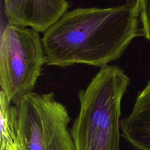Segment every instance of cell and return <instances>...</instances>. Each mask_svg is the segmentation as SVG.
<instances>
[{
    "label": "cell",
    "instance_id": "6da1fadb",
    "mask_svg": "<svg viewBox=\"0 0 150 150\" xmlns=\"http://www.w3.org/2000/svg\"><path fill=\"white\" fill-rule=\"evenodd\" d=\"M138 36L144 33L136 0L111 7L67 10L43 33L45 64L101 67L120 58Z\"/></svg>",
    "mask_w": 150,
    "mask_h": 150
},
{
    "label": "cell",
    "instance_id": "7a4b0ae2",
    "mask_svg": "<svg viewBox=\"0 0 150 150\" xmlns=\"http://www.w3.org/2000/svg\"><path fill=\"white\" fill-rule=\"evenodd\" d=\"M129 77L107 64L79 91L80 108L70 132L76 150H120V118Z\"/></svg>",
    "mask_w": 150,
    "mask_h": 150
},
{
    "label": "cell",
    "instance_id": "3957f363",
    "mask_svg": "<svg viewBox=\"0 0 150 150\" xmlns=\"http://www.w3.org/2000/svg\"><path fill=\"white\" fill-rule=\"evenodd\" d=\"M17 141L21 150H76L66 107L50 91L31 92L15 104Z\"/></svg>",
    "mask_w": 150,
    "mask_h": 150
},
{
    "label": "cell",
    "instance_id": "277c9868",
    "mask_svg": "<svg viewBox=\"0 0 150 150\" xmlns=\"http://www.w3.org/2000/svg\"><path fill=\"white\" fill-rule=\"evenodd\" d=\"M39 32L8 24L0 43V85L8 99L15 104L33 91L45 64Z\"/></svg>",
    "mask_w": 150,
    "mask_h": 150
},
{
    "label": "cell",
    "instance_id": "5b68a950",
    "mask_svg": "<svg viewBox=\"0 0 150 150\" xmlns=\"http://www.w3.org/2000/svg\"><path fill=\"white\" fill-rule=\"evenodd\" d=\"M8 23L44 33L67 11V0H3Z\"/></svg>",
    "mask_w": 150,
    "mask_h": 150
},
{
    "label": "cell",
    "instance_id": "8992f818",
    "mask_svg": "<svg viewBox=\"0 0 150 150\" xmlns=\"http://www.w3.org/2000/svg\"><path fill=\"white\" fill-rule=\"evenodd\" d=\"M121 136L138 150H150V81L138 94L131 113L120 121Z\"/></svg>",
    "mask_w": 150,
    "mask_h": 150
},
{
    "label": "cell",
    "instance_id": "52a82bcc",
    "mask_svg": "<svg viewBox=\"0 0 150 150\" xmlns=\"http://www.w3.org/2000/svg\"><path fill=\"white\" fill-rule=\"evenodd\" d=\"M2 91H0V144L17 141V117L13 105Z\"/></svg>",
    "mask_w": 150,
    "mask_h": 150
},
{
    "label": "cell",
    "instance_id": "ba28073f",
    "mask_svg": "<svg viewBox=\"0 0 150 150\" xmlns=\"http://www.w3.org/2000/svg\"><path fill=\"white\" fill-rule=\"evenodd\" d=\"M144 37L150 42V0H136Z\"/></svg>",
    "mask_w": 150,
    "mask_h": 150
},
{
    "label": "cell",
    "instance_id": "9c48e42d",
    "mask_svg": "<svg viewBox=\"0 0 150 150\" xmlns=\"http://www.w3.org/2000/svg\"><path fill=\"white\" fill-rule=\"evenodd\" d=\"M1 150H21L18 141L0 144Z\"/></svg>",
    "mask_w": 150,
    "mask_h": 150
}]
</instances>
